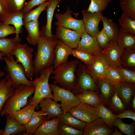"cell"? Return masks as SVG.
Returning <instances> with one entry per match:
<instances>
[{"label": "cell", "instance_id": "obj_33", "mask_svg": "<svg viewBox=\"0 0 135 135\" xmlns=\"http://www.w3.org/2000/svg\"><path fill=\"white\" fill-rule=\"evenodd\" d=\"M75 95L80 103L88 104L95 108L102 103L99 95L93 91H88Z\"/></svg>", "mask_w": 135, "mask_h": 135}, {"label": "cell", "instance_id": "obj_49", "mask_svg": "<svg viewBox=\"0 0 135 135\" xmlns=\"http://www.w3.org/2000/svg\"><path fill=\"white\" fill-rule=\"evenodd\" d=\"M49 0H30L25 2L22 11L25 14L32 9L34 7L41 4Z\"/></svg>", "mask_w": 135, "mask_h": 135}, {"label": "cell", "instance_id": "obj_20", "mask_svg": "<svg viewBox=\"0 0 135 135\" xmlns=\"http://www.w3.org/2000/svg\"><path fill=\"white\" fill-rule=\"evenodd\" d=\"M103 120L99 117L90 123H87L83 130V135H97L103 132L107 135L111 134L113 132Z\"/></svg>", "mask_w": 135, "mask_h": 135}, {"label": "cell", "instance_id": "obj_7", "mask_svg": "<svg viewBox=\"0 0 135 135\" xmlns=\"http://www.w3.org/2000/svg\"><path fill=\"white\" fill-rule=\"evenodd\" d=\"M53 92V100L61 102L63 112H68L80 103L78 98L71 90L64 88L56 84H49Z\"/></svg>", "mask_w": 135, "mask_h": 135}, {"label": "cell", "instance_id": "obj_56", "mask_svg": "<svg viewBox=\"0 0 135 135\" xmlns=\"http://www.w3.org/2000/svg\"><path fill=\"white\" fill-rule=\"evenodd\" d=\"M4 129L0 130V135H2L3 133Z\"/></svg>", "mask_w": 135, "mask_h": 135}, {"label": "cell", "instance_id": "obj_4", "mask_svg": "<svg viewBox=\"0 0 135 135\" xmlns=\"http://www.w3.org/2000/svg\"><path fill=\"white\" fill-rule=\"evenodd\" d=\"M54 69L53 66L42 71L39 76L32 80V86L34 87V95L30 102L38 106L40 102L42 99L50 98L53 100L52 91L48 81Z\"/></svg>", "mask_w": 135, "mask_h": 135}, {"label": "cell", "instance_id": "obj_22", "mask_svg": "<svg viewBox=\"0 0 135 135\" xmlns=\"http://www.w3.org/2000/svg\"><path fill=\"white\" fill-rule=\"evenodd\" d=\"M47 113L41 110L38 111H34L29 122L24 125L26 130L24 135H32L46 120Z\"/></svg>", "mask_w": 135, "mask_h": 135}, {"label": "cell", "instance_id": "obj_41", "mask_svg": "<svg viewBox=\"0 0 135 135\" xmlns=\"http://www.w3.org/2000/svg\"><path fill=\"white\" fill-rule=\"evenodd\" d=\"M71 55L78 59H80L83 62L88 69L90 68L95 56L88 53L78 50L76 48L72 49Z\"/></svg>", "mask_w": 135, "mask_h": 135}, {"label": "cell", "instance_id": "obj_32", "mask_svg": "<svg viewBox=\"0 0 135 135\" xmlns=\"http://www.w3.org/2000/svg\"><path fill=\"white\" fill-rule=\"evenodd\" d=\"M95 108L98 117L100 118L108 126L112 128L113 123L116 118V116L102 103L99 104Z\"/></svg>", "mask_w": 135, "mask_h": 135}, {"label": "cell", "instance_id": "obj_17", "mask_svg": "<svg viewBox=\"0 0 135 135\" xmlns=\"http://www.w3.org/2000/svg\"><path fill=\"white\" fill-rule=\"evenodd\" d=\"M122 51L119 47L116 39L110 42L106 48L102 50V53L105 56L109 66L116 68L121 67L120 60Z\"/></svg>", "mask_w": 135, "mask_h": 135}, {"label": "cell", "instance_id": "obj_50", "mask_svg": "<svg viewBox=\"0 0 135 135\" xmlns=\"http://www.w3.org/2000/svg\"><path fill=\"white\" fill-rule=\"evenodd\" d=\"M122 113L116 116V118L121 119L129 118L135 121V113L130 110H124Z\"/></svg>", "mask_w": 135, "mask_h": 135}, {"label": "cell", "instance_id": "obj_53", "mask_svg": "<svg viewBox=\"0 0 135 135\" xmlns=\"http://www.w3.org/2000/svg\"><path fill=\"white\" fill-rule=\"evenodd\" d=\"M132 107L134 109H135V97H134L133 98L132 101Z\"/></svg>", "mask_w": 135, "mask_h": 135}, {"label": "cell", "instance_id": "obj_25", "mask_svg": "<svg viewBox=\"0 0 135 135\" xmlns=\"http://www.w3.org/2000/svg\"><path fill=\"white\" fill-rule=\"evenodd\" d=\"M14 90L12 81L6 76L0 80V118L3 106L8 98L14 94Z\"/></svg>", "mask_w": 135, "mask_h": 135}, {"label": "cell", "instance_id": "obj_19", "mask_svg": "<svg viewBox=\"0 0 135 135\" xmlns=\"http://www.w3.org/2000/svg\"><path fill=\"white\" fill-rule=\"evenodd\" d=\"M38 106L42 110L47 113V120L59 117L63 112L60 104L50 98L42 100L39 103Z\"/></svg>", "mask_w": 135, "mask_h": 135}, {"label": "cell", "instance_id": "obj_39", "mask_svg": "<svg viewBox=\"0 0 135 135\" xmlns=\"http://www.w3.org/2000/svg\"><path fill=\"white\" fill-rule=\"evenodd\" d=\"M119 4L122 13L135 19V0H120Z\"/></svg>", "mask_w": 135, "mask_h": 135}, {"label": "cell", "instance_id": "obj_8", "mask_svg": "<svg viewBox=\"0 0 135 135\" xmlns=\"http://www.w3.org/2000/svg\"><path fill=\"white\" fill-rule=\"evenodd\" d=\"M77 81L72 92L75 95L88 91H94L96 89L95 81L90 74L86 66L79 62L76 72Z\"/></svg>", "mask_w": 135, "mask_h": 135}, {"label": "cell", "instance_id": "obj_36", "mask_svg": "<svg viewBox=\"0 0 135 135\" xmlns=\"http://www.w3.org/2000/svg\"><path fill=\"white\" fill-rule=\"evenodd\" d=\"M21 40V38L19 39L0 38V52L6 55L10 54L14 46L18 43H20Z\"/></svg>", "mask_w": 135, "mask_h": 135}, {"label": "cell", "instance_id": "obj_29", "mask_svg": "<svg viewBox=\"0 0 135 135\" xmlns=\"http://www.w3.org/2000/svg\"><path fill=\"white\" fill-rule=\"evenodd\" d=\"M120 63L121 67L135 71V49L123 51Z\"/></svg>", "mask_w": 135, "mask_h": 135}, {"label": "cell", "instance_id": "obj_15", "mask_svg": "<svg viewBox=\"0 0 135 135\" xmlns=\"http://www.w3.org/2000/svg\"><path fill=\"white\" fill-rule=\"evenodd\" d=\"M24 16V14L22 10L15 12L7 11L0 17V21L2 24L14 26L16 31V36L14 38L16 39L20 38L19 34L22 32V27L24 25L23 22Z\"/></svg>", "mask_w": 135, "mask_h": 135}, {"label": "cell", "instance_id": "obj_13", "mask_svg": "<svg viewBox=\"0 0 135 135\" xmlns=\"http://www.w3.org/2000/svg\"><path fill=\"white\" fill-rule=\"evenodd\" d=\"M76 49L94 56L100 54L102 50L98 45L96 37L90 36L86 30L82 34L80 40Z\"/></svg>", "mask_w": 135, "mask_h": 135}, {"label": "cell", "instance_id": "obj_28", "mask_svg": "<svg viewBox=\"0 0 135 135\" xmlns=\"http://www.w3.org/2000/svg\"><path fill=\"white\" fill-rule=\"evenodd\" d=\"M6 122L2 135H14L26 131L24 125L17 122L10 115L6 116Z\"/></svg>", "mask_w": 135, "mask_h": 135}, {"label": "cell", "instance_id": "obj_11", "mask_svg": "<svg viewBox=\"0 0 135 135\" xmlns=\"http://www.w3.org/2000/svg\"><path fill=\"white\" fill-rule=\"evenodd\" d=\"M82 14L85 30L90 36L96 37L100 31L98 26L103 15L102 12H92L83 10Z\"/></svg>", "mask_w": 135, "mask_h": 135}, {"label": "cell", "instance_id": "obj_10", "mask_svg": "<svg viewBox=\"0 0 135 135\" xmlns=\"http://www.w3.org/2000/svg\"><path fill=\"white\" fill-rule=\"evenodd\" d=\"M68 112L74 117L86 124L99 118L95 108L86 104L80 103Z\"/></svg>", "mask_w": 135, "mask_h": 135}, {"label": "cell", "instance_id": "obj_16", "mask_svg": "<svg viewBox=\"0 0 135 135\" xmlns=\"http://www.w3.org/2000/svg\"><path fill=\"white\" fill-rule=\"evenodd\" d=\"M62 0H50L45 10L47 12V21L46 25L42 27L40 31V34L48 40L56 41L58 39L56 35H53L52 32V25L54 14L58 4Z\"/></svg>", "mask_w": 135, "mask_h": 135}, {"label": "cell", "instance_id": "obj_42", "mask_svg": "<svg viewBox=\"0 0 135 135\" xmlns=\"http://www.w3.org/2000/svg\"><path fill=\"white\" fill-rule=\"evenodd\" d=\"M87 10L92 12H102L105 10L111 0H90Z\"/></svg>", "mask_w": 135, "mask_h": 135}, {"label": "cell", "instance_id": "obj_57", "mask_svg": "<svg viewBox=\"0 0 135 135\" xmlns=\"http://www.w3.org/2000/svg\"><path fill=\"white\" fill-rule=\"evenodd\" d=\"M2 23V22H0V24H1Z\"/></svg>", "mask_w": 135, "mask_h": 135}, {"label": "cell", "instance_id": "obj_5", "mask_svg": "<svg viewBox=\"0 0 135 135\" xmlns=\"http://www.w3.org/2000/svg\"><path fill=\"white\" fill-rule=\"evenodd\" d=\"M3 60L6 65L4 68L8 74L6 76L12 81L15 89L21 84L33 86L32 80H29L26 76L24 69L20 64H18L10 54L4 56Z\"/></svg>", "mask_w": 135, "mask_h": 135}, {"label": "cell", "instance_id": "obj_21", "mask_svg": "<svg viewBox=\"0 0 135 135\" xmlns=\"http://www.w3.org/2000/svg\"><path fill=\"white\" fill-rule=\"evenodd\" d=\"M59 117L45 121L33 133V135H59L58 126Z\"/></svg>", "mask_w": 135, "mask_h": 135}, {"label": "cell", "instance_id": "obj_6", "mask_svg": "<svg viewBox=\"0 0 135 135\" xmlns=\"http://www.w3.org/2000/svg\"><path fill=\"white\" fill-rule=\"evenodd\" d=\"M34 51L33 48L26 44H22L18 43L14 46L10 54L15 56L16 62L22 64L24 69L26 76L31 80L34 75L32 59V53Z\"/></svg>", "mask_w": 135, "mask_h": 135}, {"label": "cell", "instance_id": "obj_30", "mask_svg": "<svg viewBox=\"0 0 135 135\" xmlns=\"http://www.w3.org/2000/svg\"><path fill=\"white\" fill-rule=\"evenodd\" d=\"M101 21L103 24V28L108 36L110 42L116 40L120 32V29L117 24L112 19L103 15Z\"/></svg>", "mask_w": 135, "mask_h": 135}, {"label": "cell", "instance_id": "obj_18", "mask_svg": "<svg viewBox=\"0 0 135 135\" xmlns=\"http://www.w3.org/2000/svg\"><path fill=\"white\" fill-rule=\"evenodd\" d=\"M72 50L60 40H56L54 49V69L68 61V57L71 55Z\"/></svg>", "mask_w": 135, "mask_h": 135}, {"label": "cell", "instance_id": "obj_48", "mask_svg": "<svg viewBox=\"0 0 135 135\" xmlns=\"http://www.w3.org/2000/svg\"><path fill=\"white\" fill-rule=\"evenodd\" d=\"M15 28L14 26L3 24H0V38H5L13 34H16Z\"/></svg>", "mask_w": 135, "mask_h": 135}, {"label": "cell", "instance_id": "obj_2", "mask_svg": "<svg viewBox=\"0 0 135 135\" xmlns=\"http://www.w3.org/2000/svg\"><path fill=\"white\" fill-rule=\"evenodd\" d=\"M79 62L78 59L68 61L54 69V76L50 78L54 80L53 84L72 91L76 82V72Z\"/></svg>", "mask_w": 135, "mask_h": 135}, {"label": "cell", "instance_id": "obj_26", "mask_svg": "<svg viewBox=\"0 0 135 135\" xmlns=\"http://www.w3.org/2000/svg\"><path fill=\"white\" fill-rule=\"evenodd\" d=\"M24 26L28 32L26 40L30 44L36 46L40 37L38 20L27 22Z\"/></svg>", "mask_w": 135, "mask_h": 135}, {"label": "cell", "instance_id": "obj_52", "mask_svg": "<svg viewBox=\"0 0 135 135\" xmlns=\"http://www.w3.org/2000/svg\"><path fill=\"white\" fill-rule=\"evenodd\" d=\"M112 135H122V133L119 131L117 129L116 127L114 130L113 132L111 134Z\"/></svg>", "mask_w": 135, "mask_h": 135}, {"label": "cell", "instance_id": "obj_44", "mask_svg": "<svg viewBox=\"0 0 135 135\" xmlns=\"http://www.w3.org/2000/svg\"><path fill=\"white\" fill-rule=\"evenodd\" d=\"M122 78L125 82L135 83V71L122 67L115 68Z\"/></svg>", "mask_w": 135, "mask_h": 135}, {"label": "cell", "instance_id": "obj_55", "mask_svg": "<svg viewBox=\"0 0 135 135\" xmlns=\"http://www.w3.org/2000/svg\"><path fill=\"white\" fill-rule=\"evenodd\" d=\"M5 74V73L4 72H2L0 70V79L1 78L4 76Z\"/></svg>", "mask_w": 135, "mask_h": 135}, {"label": "cell", "instance_id": "obj_46", "mask_svg": "<svg viewBox=\"0 0 135 135\" xmlns=\"http://www.w3.org/2000/svg\"><path fill=\"white\" fill-rule=\"evenodd\" d=\"M96 38L98 45L102 50L106 48L110 42L108 36L103 28L97 34Z\"/></svg>", "mask_w": 135, "mask_h": 135}, {"label": "cell", "instance_id": "obj_31", "mask_svg": "<svg viewBox=\"0 0 135 135\" xmlns=\"http://www.w3.org/2000/svg\"><path fill=\"white\" fill-rule=\"evenodd\" d=\"M60 122L75 129L82 130L86 123L75 118L68 112H63L59 117Z\"/></svg>", "mask_w": 135, "mask_h": 135}, {"label": "cell", "instance_id": "obj_23", "mask_svg": "<svg viewBox=\"0 0 135 135\" xmlns=\"http://www.w3.org/2000/svg\"><path fill=\"white\" fill-rule=\"evenodd\" d=\"M116 41L122 51L135 49V35L130 32L120 28Z\"/></svg>", "mask_w": 135, "mask_h": 135}, {"label": "cell", "instance_id": "obj_40", "mask_svg": "<svg viewBox=\"0 0 135 135\" xmlns=\"http://www.w3.org/2000/svg\"><path fill=\"white\" fill-rule=\"evenodd\" d=\"M113 126L118 128L122 132L126 135H134L135 124L134 123L126 124L121 119L116 118Z\"/></svg>", "mask_w": 135, "mask_h": 135}, {"label": "cell", "instance_id": "obj_43", "mask_svg": "<svg viewBox=\"0 0 135 135\" xmlns=\"http://www.w3.org/2000/svg\"><path fill=\"white\" fill-rule=\"evenodd\" d=\"M59 135H82L83 131L73 128L66 124L60 122L58 126Z\"/></svg>", "mask_w": 135, "mask_h": 135}, {"label": "cell", "instance_id": "obj_27", "mask_svg": "<svg viewBox=\"0 0 135 135\" xmlns=\"http://www.w3.org/2000/svg\"><path fill=\"white\" fill-rule=\"evenodd\" d=\"M134 88L135 84L124 81L121 82L116 89L118 96L126 106H128L130 102Z\"/></svg>", "mask_w": 135, "mask_h": 135}, {"label": "cell", "instance_id": "obj_35", "mask_svg": "<svg viewBox=\"0 0 135 135\" xmlns=\"http://www.w3.org/2000/svg\"><path fill=\"white\" fill-rule=\"evenodd\" d=\"M50 0L44 2L39 5L36 8L32 9L24 14L23 18L24 24L27 22L38 20L41 13L46 9L50 3Z\"/></svg>", "mask_w": 135, "mask_h": 135}, {"label": "cell", "instance_id": "obj_14", "mask_svg": "<svg viewBox=\"0 0 135 135\" xmlns=\"http://www.w3.org/2000/svg\"><path fill=\"white\" fill-rule=\"evenodd\" d=\"M109 67L105 56L102 52L95 56L90 68L88 69L96 81L99 79H104L106 72Z\"/></svg>", "mask_w": 135, "mask_h": 135}, {"label": "cell", "instance_id": "obj_3", "mask_svg": "<svg viewBox=\"0 0 135 135\" xmlns=\"http://www.w3.org/2000/svg\"><path fill=\"white\" fill-rule=\"evenodd\" d=\"M35 91L34 86L21 84L15 89L14 94L7 100L1 111L0 117L10 115L20 110L28 104V98Z\"/></svg>", "mask_w": 135, "mask_h": 135}, {"label": "cell", "instance_id": "obj_1", "mask_svg": "<svg viewBox=\"0 0 135 135\" xmlns=\"http://www.w3.org/2000/svg\"><path fill=\"white\" fill-rule=\"evenodd\" d=\"M56 41L50 40L40 35L33 60L35 78L38 77L42 71L53 66Z\"/></svg>", "mask_w": 135, "mask_h": 135}, {"label": "cell", "instance_id": "obj_45", "mask_svg": "<svg viewBox=\"0 0 135 135\" xmlns=\"http://www.w3.org/2000/svg\"><path fill=\"white\" fill-rule=\"evenodd\" d=\"M8 12H15L22 10L26 0H6Z\"/></svg>", "mask_w": 135, "mask_h": 135}, {"label": "cell", "instance_id": "obj_54", "mask_svg": "<svg viewBox=\"0 0 135 135\" xmlns=\"http://www.w3.org/2000/svg\"><path fill=\"white\" fill-rule=\"evenodd\" d=\"M6 55L4 53L0 52V60H3L4 56Z\"/></svg>", "mask_w": 135, "mask_h": 135}, {"label": "cell", "instance_id": "obj_51", "mask_svg": "<svg viewBox=\"0 0 135 135\" xmlns=\"http://www.w3.org/2000/svg\"><path fill=\"white\" fill-rule=\"evenodd\" d=\"M7 11L6 0H0V16L2 15Z\"/></svg>", "mask_w": 135, "mask_h": 135}, {"label": "cell", "instance_id": "obj_12", "mask_svg": "<svg viewBox=\"0 0 135 135\" xmlns=\"http://www.w3.org/2000/svg\"><path fill=\"white\" fill-rule=\"evenodd\" d=\"M82 34L61 26H57L56 36L58 39L72 49L77 48Z\"/></svg>", "mask_w": 135, "mask_h": 135}, {"label": "cell", "instance_id": "obj_24", "mask_svg": "<svg viewBox=\"0 0 135 135\" xmlns=\"http://www.w3.org/2000/svg\"><path fill=\"white\" fill-rule=\"evenodd\" d=\"M37 107L36 105L29 102L20 110L10 115L20 124L24 125L30 120L35 108Z\"/></svg>", "mask_w": 135, "mask_h": 135}, {"label": "cell", "instance_id": "obj_34", "mask_svg": "<svg viewBox=\"0 0 135 135\" xmlns=\"http://www.w3.org/2000/svg\"><path fill=\"white\" fill-rule=\"evenodd\" d=\"M103 80L112 84L116 89L121 82L125 81L115 68L110 66L107 70L105 78Z\"/></svg>", "mask_w": 135, "mask_h": 135}, {"label": "cell", "instance_id": "obj_37", "mask_svg": "<svg viewBox=\"0 0 135 135\" xmlns=\"http://www.w3.org/2000/svg\"><path fill=\"white\" fill-rule=\"evenodd\" d=\"M118 20L120 28L135 35V19L122 13Z\"/></svg>", "mask_w": 135, "mask_h": 135}, {"label": "cell", "instance_id": "obj_38", "mask_svg": "<svg viewBox=\"0 0 135 135\" xmlns=\"http://www.w3.org/2000/svg\"><path fill=\"white\" fill-rule=\"evenodd\" d=\"M98 80L102 98L105 102H107L111 97L114 88L112 84L104 80L101 79Z\"/></svg>", "mask_w": 135, "mask_h": 135}, {"label": "cell", "instance_id": "obj_47", "mask_svg": "<svg viewBox=\"0 0 135 135\" xmlns=\"http://www.w3.org/2000/svg\"><path fill=\"white\" fill-rule=\"evenodd\" d=\"M111 104L113 108L117 111H122L124 110V104L118 96L116 90L111 99Z\"/></svg>", "mask_w": 135, "mask_h": 135}, {"label": "cell", "instance_id": "obj_9", "mask_svg": "<svg viewBox=\"0 0 135 135\" xmlns=\"http://www.w3.org/2000/svg\"><path fill=\"white\" fill-rule=\"evenodd\" d=\"M72 12V10L68 7L64 13L55 14L54 16L57 21L55 22V24L57 26L72 29L82 34L85 30L83 20L73 18L71 15Z\"/></svg>", "mask_w": 135, "mask_h": 135}]
</instances>
